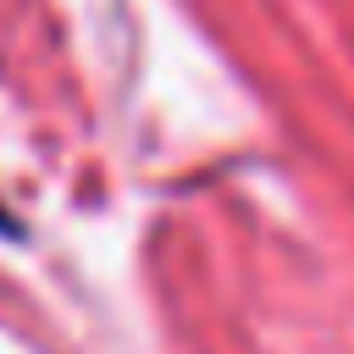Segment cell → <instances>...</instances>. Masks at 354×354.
<instances>
[{"label": "cell", "instance_id": "obj_1", "mask_svg": "<svg viewBox=\"0 0 354 354\" xmlns=\"http://www.w3.org/2000/svg\"><path fill=\"white\" fill-rule=\"evenodd\" d=\"M0 227H6V210H0Z\"/></svg>", "mask_w": 354, "mask_h": 354}]
</instances>
